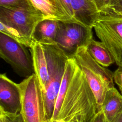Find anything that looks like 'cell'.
I'll list each match as a JSON object with an SVG mask.
<instances>
[{
    "mask_svg": "<svg viewBox=\"0 0 122 122\" xmlns=\"http://www.w3.org/2000/svg\"><path fill=\"white\" fill-rule=\"evenodd\" d=\"M99 111L94 95L73 57H69L52 119L88 122Z\"/></svg>",
    "mask_w": 122,
    "mask_h": 122,
    "instance_id": "1",
    "label": "cell"
},
{
    "mask_svg": "<svg viewBox=\"0 0 122 122\" xmlns=\"http://www.w3.org/2000/svg\"><path fill=\"white\" fill-rule=\"evenodd\" d=\"M44 19L37 10L0 6V31L30 48L34 30Z\"/></svg>",
    "mask_w": 122,
    "mask_h": 122,
    "instance_id": "2",
    "label": "cell"
},
{
    "mask_svg": "<svg viewBox=\"0 0 122 122\" xmlns=\"http://www.w3.org/2000/svg\"><path fill=\"white\" fill-rule=\"evenodd\" d=\"M72 57L83 72L94 95L100 111L107 91L114 87L113 72L95 61L86 47L79 48Z\"/></svg>",
    "mask_w": 122,
    "mask_h": 122,
    "instance_id": "3",
    "label": "cell"
},
{
    "mask_svg": "<svg viewBox=\"0 0 122 122\" xmlns=\"http://www.w3.org/2000/svg\"><path fill=\"white\" fill-rule=\"evenodd\" d=\"M42 44L46 54L49 71L48 81L43 93L45 119L47 120L52 117L55 103L69 57L56 44Z\"/></svg>",
    "mask_w": 122,
    "mask_h": 122,
    "instance_id": "4",
    "label": "cell"
},
{
    "mask_svg": "<svg viewBox=\"0 0 122 122\" xmlns=\"http://www.w3.org/2000/svg\"><path fill=\"white\" fill-rule=\"evenodd\" d=\"M93 28L115 63L119 67L122 66V17L114 14H99Z\"/></svg>",
    "mask_w": 122,
    "mask_h": 122,
    "instance_id": "5",
    "label": "cell"
},
{
    "mask_svg": "<svg viewBox=\"0 0 122 122\" xmlns=\"http://www.w3.org/2000/svg\"><path fill=\"white\" fill-rule=\"evenodd\" d=\"M19 84L21 95L20 113L24 122H44L43 96L36 74L25 78Z\"/></svg>",
    "mask_w": 122,
    "mask_h": 122,
    "instance_id": "6",
    "label": "cell"
},
{
    "mask_svg": "<svg viewBox=\"0 0 122 122\" xmlns=\"http://www.w3.org/2000/svg\"><path fill=\"white\" fill-rule=\"evenodd\" d=\"M26 46L10 36L0 33V56L14 72L24 78L35 73L31 52Z\"/></svg>",
    "mask_w": 122,
    "mask_h": 122,
    "instance_id": "7",
    "label": "cell"
},
{
    "mask_svg": "<svg viewBox=\"0 0 122 122\" xmlns=\"http://www.w3.org/2000/svg\"><path fill=\"white\" fill-rule=\"evenodd\" d=\"M92 29L79 22L59 21L55 44L72 57L79 48L86 47L92 39Z\"/></svg>",
    "mask_w": 122,
    "mask_h": 122,
    "instance_id": "8",
    "label": "cell"
},
{
    "mask_svg": "<svg viewBox=\"0 0 122 122\" xmlns=\"http://www.w3.org/2000/svg\"><path fill=\"white\" fill-rule=\"evenodd\" d=\"M21 95L19 83L9 79L6 73L0 75V112L16 115L21 112Z\"/></svg>",
    "mask_w": 122,
    "mask_h": 122,
    "instance_id": "9",
    "label": "cell"
},
{
    "mask_svg": "<svg viewBox=\"0 0 122 122\" xmlns=\"http://www.w3.org/2000/svg\"><path fill=\"white\" fill-rule=\"evenodd\" d=\"M35 74L39 81L42 93L45 92L49 78L48 63L43 45L33 41L30 48Z\"/></svg>",
    "mask_w": 122,
    "mask_h": 122,
    "instance_id": "10",
    "label": "cell"
},
{
    "mask_svg": "<svg viewBox=\"0 0 122 122\" xmlns=\"http://www.w3.org/2000/svg\"><path fill=\"white\" fill-rule=\"evenodd\" d=\"M45 19L72 21L68 16L62 0H29ZM73 22V21H72Z\"/></svg>",
    "mask_w": 122,
    "mask_h": 122,
    "instance_id": "11",
    "label": "cell"
},
{
    "mask_svg": "<svg viewBox=\"0 0 122 122\" xmlns=\"http://www.w3.org/2000/svg\"><path fill=\"white\" fill-rule=\"evenodd\" d=\"M72 7L76 22L93 28L100 14L93 0H72Z\"/></svg>",
    "mask_w": 122,
    "mask_h": 122,
    "instance_id": "12",
    "label": "cell"
},
{
    "mask_svg": "<svg viewBox=\"0 0 122 122\" xmlns=\"http://www.w3.org/2000/svg\"><path fill=\"white\" fill-rule=\"evenodd\" d=\"M59 21L50 19L40 21L34 30L32 41L41 44H55Z\"/></svg>",
    "mask_w": 122,
    "mask_h": 122,
    "instance_id": "13",
    "label": "cell"
},
{
    "mask_svg": "<svg viewBox=\"0 0 122 122\" xmlns=\"http://www.w3.org/2000/svg\"><path fill=\"white\" fill-rule=\"evenodd\" d=\"M102 109L107 122H112L122 112V95L114 87L107 91Z\"/></svg>",
    "mask_w": 122,
    "mask_h": 122,
    "instance_id": "14",
    "label": "cell"
},
{
    "mask_svg": "<svg viewBox=\"0 0 122 122\" xmlns=\"http://www.w3.org/2000/svg\"><path fill=\"white\" fill-rule=\"evenodd\" d=\"M86 47L91 56L102 66L108 67L115 62L112 56L101 41L92 39Z\"/></svg>",
    "mask_w": 122,
    "mask_h": 122,
    "instance_id": "15",
    "label": "cell"
},
{
    "mask_svg": "<svg viewBox=\"0 0 122 122\" xmlns=\"http://www.w3.org/2000/svg\"><path fill=\"white\" fill-rule=\"evenodd\" d=\"M0 6L11 9L36 10L29 0H0Z\"/></svg>",
    "mask_w": 122,
    "mask_h": 122,
    "instance_id": "16",
    "label": "cell"
},
{
    "mask_svg": "<svg viewBox=\"0 0 122 122\" xmlns=\"http://www.w3.org/2000/svg\"><path fill=\"white\" fill-rule=\"evenodd\" d=\"M100 14H114L122 17V0H112L107 8Z\"/></svg>",
    "mask_w": 122,
    "mask_h": 122,
    "instance_id": "17",
    "label": "cell"
},
{
    "mask_svg": "<svg viewBox=\"0 0 122 122\" xmlns=\"http://www.w3.org/2000/svg\"><path fill=\"white\" fill-rule=\"evenodd\" d=\"M113 78L114 82L118 85L122 93V66L119 67L113 72Z\"/></svg>",
    "mask_w": 122,
    "mask_h": 122,
    "instance_id": "18",
    "label": "cell"
},
{
    "mask_svg": "<svg viewBox=\"0 0 122 122\" xmlns=\"http://www.w3.org/2000/svg\"><path fill=\"white\" fill-rule=\"evenodd\" d=\"M112 0H93L99 13L103 12L108 7Z\"/></svg>",
    "mask_w": 122,
    "mask_h": 122,
    "instance_id": "19",
    "label": "cell"
},
{
    "mask_svg": "<svg viewBox=\"0 0 122 122\" xmlns=\"http://www.w3.org/2000/svg\"><path fill=\"white\" fill-rule=\"evenodd\" d=\"M65 7L67 14L71 20L76 22L74 18V14L72 7V0H62Z\"/></svg>",
    "mask_w": 122,
    "mask_h": 122,
    "instance_id": "20",
    "label": "cell"
},
{
    "mask_svg": "<svg viewBox=\"0 0 122 122\" xmlns=\"http://www.w3.org/2000/svg\"><path fill=\"white\" fill-rule=\"evenodd\" d=\"M0 113L4 116L6 122H24L21 113L16 115H8L1 112H0Z\"/></svg>",
    "mask_w": 122,
    "mask_h": 122,
    "instance_id": "21",
    "label": "cell"
},
{
    "mask_svg": "<svg viewBox=\"0 0 122 122\" xmlns=\"http://www.w3.org/2000/svg\"><path fill=\"white\" fill-rule=\"evenodd\" d=\"M88 122H107L103 110L99 111Z\"/></svg>",
    "mask_w": 122,
    "mask_h": 122,
    "instance_id": "22",
    "label": "cell"
},
{
    "mask_svg": "<svg viewBox=\"0 0 122 122\" xmlns=\"http://www.w3.org/2000/svg\"><path fill=\"white\" fill-rule=\"evenodd\" d=\"M44 122H80L79 120H74L71 121H69V122H66V121H63L62 120H60L58 119H50L49 120H45Z\"/></svg>",
    "mask_w": 122,
    "mask_h": 122,
    "instance_id": "23",
    "label": "cell"
},
{
    "mask_svg": "<svg viewBox=\"0 0 122 122\" xmlns=\"http://www.w3.org/2000/svg\"><path fill=\"white\" fill-rule=\"evenodd\" d=\"M112 122H122V112L112 121Z\"/></svg>",
    "mask_w": 122,
    "mask_h": 122,
    "instance_id": "24",
    "label": "cell"
},
{
    "mask_svg": "<svg viewBox=\"0 0 122 122\" xmlns=\"http://www.w3.org/2000/svg\"><path fill=\"white\" fill-rule=\"evenodd\" d=\"M0 122H6L4 116L1 113H0Z\"/></svg>",
    "mask_w": 122,
    "mask_h": 122,
    "instance_id": "25",
    "label": "cell"
}]
</instances>
